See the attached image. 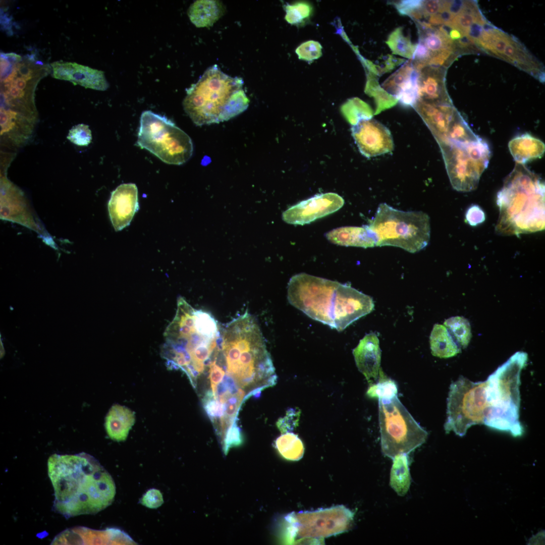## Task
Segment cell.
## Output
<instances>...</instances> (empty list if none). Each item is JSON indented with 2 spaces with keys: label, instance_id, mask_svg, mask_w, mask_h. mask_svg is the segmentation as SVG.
Segmentation results:
<instances>
[{
  "label": "cell",
  "instance_id": "6da1fadb",
  "mask_svg": "<svg viewBox=\"0 0 545 545\" xmlns=\"http://www.w3.org/2000/svg\"><path fill=\"white\" fill-rule=\"evenodd\" d=\"M47 470L54 492L53 508L66 518L96 514L114 500L113 477L88 454H53L48 459Z\"/></svg>",
  "mask_w": 545,
  "mask_h": 545
},
{
  "label": "cell",
  "instance_id": "7a4b0ae2",
  "mask_svg": "<svg viewBox=\"0 0 545 545\" xmlns=\"http://www.w3.org/2000/svg\"><path fill=\"white\" fill-rule=\"evenodd\" d=\"M222 331L210 313L195 309L179 297L176 314L165 330V342L161 348L167 366L183 371L195 388L198 377L209 372L218 356Z\"/></svg>",
  "mask_w": 545,
  "mask_h": 545
},
{
  "label": "cell",
  "instance_id": "3957f363",
  "mask_svg": "<svg viewBox=\"0 0 545 545\" xmlns=\"http://www.w3.org/2000/svg\"><path fill=\"white\" fill-rule=\"evenodd\" d=\"M222 339L221 365L239 389H249L254 396L276 384L270 354L252 315L246 311L228 323L222 328Z\"/></svg>",
  "mask_w": 545,
  "mask_h": 545
},
{
  "label": "cell",
  "instance_id": "277c9868",
  "mask_svg": "<svg viewBox=\"0 0 545 545\" xmlns=\"http://www.w3.org/2000/svg\"><path fill=\"white\" fill-rule=\"evenodd\" d=\"M287 290L292 305L338 331L374 309L370 296L350 286L305 273L292 277Z\"/></svg>",
  "mask_w": 545,
  "mask_h": 545
},
{
  "label": "cell",
  "instance_id": "5b68a950",
  "mask_svg": "<svg viewBox=\"0 0 545 545\" xmlns=\"http://www.w3.org/2000/svg\"><path fill=\"white\" fill-rule=\"evenodd\" d=\"M500 215L496 230L518 235L544 227V185L524 165H516L497 195Z\"/></svg>",
  "mask_w": 545,
  "mask_h": 545
},
{
  "label": "cell",
  "instance_id": "8992f818",
  "mask_svg": "<svg viewBox=\"0 0 545 545\" xmlns=\"http://www.w3.org/2000/svg\"><path fill=\"white\" fill-rule=\"evenodd\" d=\"M243 85L242 78L231 77L214 65L186 89L184 109L197 126L228 121L249 105Z\"/></svg>",
  "mask_w": 545,
  "mask_h": 545
},
{
  "label": "cell",
  "instance_id": "52a82bcc",
  "mask_svg": "<svg viewBox=\"0 0 545 545\" xmlns=\"http://www.w3.org/2000/svg\"><path fill=\"white\" fill-rule=\"evenodd\" d=\"M527 358L525 352H517L487 378L491 409L485 425L514 437L523 432L519 421V386Z\"/></svg>",
  "mask_w": 545,
  "mask_h": 545
},
{
  "label": "cell",
  "instance_id": "ba28073f",
  "mask_svg": "<svg viewBox=\"0 0 545 545\" xmlns=\"http://www.w3.org/2000/svg\"><path fill=\"white\" fill-rule=\"evenodd\" d=\"M366 225L375 235L376 246H394L414 253L426 247L430 239L427 214L400 210L386 203L379 205Z\"/></svg>",
  "mask_w": 545,
  "mask_h": 545
},
{
  "label": "cell",
  "instance_id": "9c48e42d",
  "mask_svg": "<svg viewBox=\"0 0 545 545\" xmlns=\"http://www.w3.org/2000/svg\"><path fill=\"white\" fill-rule=\"evenodd\" d=\"M137 145L163 162L180 165L191 157V139L166 117L145 111L141 115Z\"/></svg>",
  "mask_w": 545,
  "mask_h": 545
},
{
  "label": "cell",
  "instance_id": "30bf717a",
  "mask_svg": "<svg viewBox=\"0 0 545 545\" xmlns=\"http://www.w3.org/2000/svg\"><path fill=\"white\" fill-rule=\"evenodd\" d=\"M379 424L382 452L393 459L409 454L422 445L428 433L413 418L397 396L378 400Z\"/></svg>",
  "mask_w": 545,
  "mask_h": 545
},
{
  "label": "cell",
  "instance_id": "8fae6325",
  "mask_svg": "<svg viewBox=\"0 0 545 545\" xmlns=\"http://www.w3.org/2000/svg\"><path fill=\"white\" fill-rule=\"evenodd\" d=\"M440 147L453 188L462 192L475 189L490 156L486 142L480 138L463 145H443Z\"/></svg>",
  "mask_w": 545,
  "mask_h": 545
},
{
  "label": "cell",
  "instance_id": "7c38bea8",
  "mask_svg": "<svg viewBox=\"0 0 545 545\" xmlns=\"http://www.w3.org/2000/svg\"><path fill=\"white\" fill-rule=\"evenodd\" d=\"M480 391L481 382H473L463 376L451 384L444 425L446 433L453 431L462 437L471 426L484 424L486 412Z\"/></svg>",
  "mask_w": 545,
  "mask_h": 545
},
{
  "label": "cell",
  "instance_id": "4fadbf2b",
  "mask_svg": "<svg viewBox=\"0 0 545 545\" xmlns=\"http://www.w3.org/2000/svg\"><path fill=\"white\" fill-rule=\"evenodd\" d=\"M47 75L41 65L27 59L16 60L1 70V94L6 105L34 113L33 95L40 79Z\"/></svg>",
  "mask_w": 545,
  "mask_h": 545
},
{
  "label": "cell",
  "instance_id": "5bb4252c",
  "mask_svg": "<svg viewBox=\"0 0 545 545\" xmlns=\"http://www.w3.org/2000/svg\"><path fill=\"white\" fill-rule=\"evenodd\" d=\"M354 513L341 505L315 511L300 512L291 515L292 528L298 536L322 538L348 530Z\"/></svg>",
  "mask_w": 545,
  "mask_h": 545
},
{
  "label": "cell",
  "instance_id": "9a60e30c",
  "mask_svg": "<svg viewBox=\"0 0 545 545\" xmlns=\"http://www.w3.org/2000/svg\"><path fill=\"white\" fill-rule=\"evenodd\" d=\"M351 132L360 152L367 158L388 153L394 149L390 130L373 119L359 117L356 124L352 126Z\"/></svg>",
  "mask_w": 545,
  "mask_h": 545
},
{
  "label": "cell",
  "instance_id": "2e32d148",
  "mask_svg": "<svg viewBox=\"0 0 545 545\" xmlns=\"http://www.w3.org/2000/svg\"><path fill=\"white\" fill-rule=\"evenodd\" d=\"M344 204L343 198L336 193L317 194L288 208L282 219L289 224L304 225L337 211Z\"/></svg>",
  "mask_w": 545,
  "mask_h": 545
},
{
  "label": "cell",
  "instance_id": "e0dca14e",
  "mask_svg": "<svg viewBox=\"0 0 545 545\" xmlns=\"http://www.w3.org/2000/svg\"><path fill=\"white\" fill-rule=\"evenodd\" d=\"M125 532L115 528L97 530L85 527L67 529L57 535L51 544H135Z\"/></svg>",
  "mask_w": 545,
  "mask_h": 545
},
{
  "label": "cell",
  "instance_id": "ac0fdd59",
  "mask_svg": "<svg viewBox=\"0 0 545 545\" xmlns=\"http://www.w3.org/2000/svg\"><path fill=\"white\" fill-rule=\"evenodd\" d=\"M139 209L136 184L125 183L118 186L112 192L108 203L110 217L115 231L128 226Z\"/></svg>",
  "mask_w": 545,
  "mask_h": 545
},
{
  "label": "cell",
  "instance_id": "d6986e66",
  "mask_svg": "<svg viewBox=\"0 0 545 545\" xmlns=\"http://www.w3.org/2000/svg\"><path fill=\"white\" fill-rule=\"evenodd\" d=\"M439 144L443 142L453 124L462 116L453 103L432 104L418 100L413 107Z\"/></svg>",
  "mask_w": 545,
  "mask_h": 545
},
{
  "label": "cell",
  "instance_id": "ffe728a7",
  "mask_svg": "<svg viewBox=\"0 0 545 545\" xmlns=\"http://www.w3.org/2000/svg\"><path fill=\"white\" fill-rule=\"evenodd\" d=\"M52 76L57 79L69 81L74 85L97 90L108 87L103 72L76 63L59 61L50 64Z\"/></svg>",
  "mask_w": 545,
  "mask_h": 545
},
{
  "label": "cell",
  "instance_id": "44dd1931",
  "mask_svg": "<svg viewBox=\"0 0 545 545\" xmlns=\"http://www.w3.org/2000/svg\"><path fill=\"white\" fill-rule=\"evenodd\" d=\"M418 73L419 100L436 104L452 103L446 87L445 68L428 66Z\"/></svg>",
  "mask_w": 545,
  "mask_h": 545
},
{
  "label": "cell",
  "instance_id": "7402d4cb",
  "mask_svg": "<svg viewBox=\"0 0 545 545\" xmlns=\"http://www.w3.org/2000/svg\"><path fill=\"white\" fill-rule=\"evenodd\" d=\"M374 333L366 334L353 350L356 365L370 384L378 379L380 369L381 350Z\"/></svg>",
  "mask_w": 545,
  "mask_h": 545
},
{
  "label": "cell",
  "instance_id": "603a6c76",
  "mask_svg": "<svg viewBox=\"0 0 545 545\" xmlns=\"http://www.w3.org/2000/svg\"><path fill=\"white\" fill-rule=\"evenodd\" d=\"M325 237L331 243L344 246L367 248L376 244L375 235L367 225L336 228L328 232Z\"/></svg>",
  "mask_w": 545,
  "mask_h": 545
},
{
  "label": "cell",
  "instance_id": "cb8c5ba5",
  "mask_svg": "<svg viewBox=\"0 0 545 545\" xmlns=\"http://www.w3.org/2000/svg\"><path fill=\"white\" fill-rule=\"evenodd\" d=\"M135 421L134 412L126 406L115 404L110 409L105 417V430L112 440L124 441Z\"/></svg>",
  "mask_w": 545,
  "mask_h": 545
},
{
  "label": "cell",
  "instance_id": "d4e9b609",
  "mask_svg": "<svg viewBox=\"0 0 545 545\" xmlns=\"http://www.w3.org/2000/svg\"><path fill=\"white\" fill-rule=\"evenodd\" d=\"M510 153L516 163L524 165L541 157L544 153V143L528 133L517 136L509 143Z\"/></svg>",
  "mask_w": 545,
  "mask_h": 545
},
{
  "label": "cell",
  "instance_id": "484cf974",
  "mask_svg": "<svg viewBox=\"0 0 545 545\" xmlns=\"http://www.w3.org/2000/svg\"><path fill=\"white\" fill-rule=\"evenodd\" d=\"M224 11V6L220 1L200 0L191 5L188 15L197 27H207L212 26L222 17Z\"/></svg>",
  "mask_w": 545,
  "mask_h": 545
},
{
  "label": "cell",
  "instance_id": "4316f807",
  "mask_svg": "<svg viewBox=\"0 0 545 545\" xmlns=\"http://www.w3.org/2000/svg\"><path fill=\"white\" fill-rule=\"evenodd\" d=\"M429 339L431 353L434 356L448 358L461 352V347L443 325L437 323L434 325Z\"/></svg>",
  "mask_w": 545,
  "mask_h": 545
},
{
  "label": "cell",
  "instance_id": "83f0119b",
  "mask_svg": "<svg viewBox=\"0 0 545 545\" xmlns=\"http://www.w3.org/2000/svg\"><path fill=\"white\" fill-rule=\"evenodd\" d=\"M392 459L390 484L399 496H403L408 492L411 483L408 456L401 453Z\"/></svg>",
  "mask_w": 545,
  "mask_h": 545
},
{
  "label": "cell",
  "instance_id": "f1b7e54d",
  "mask_svg": "<svg viewBox=\"0 0 545 545\" xmlns=\"http://www.w3.org/2000/svg\"><path fill=\"white\" fill-rule=\"evenodd\" d=\"M486 20L480 13L476 3L473 1H466L463 9L447 25L450 29H455L465 36L470 27L476 22Z\"/></svg>",
  "mask_w": 545,
  "mask_h": 545
},
{
  "label": "cell",
  "instance_id": "f546056e",
  "mask_svg": "<svg viewBox=\"0 0 545 545\" xmlns=\"http://www.w3.org/2000/svg\"><path fill=\"white\" fill-rule=\"evenodd\" d=\"M276 447L281 455L288 460H298L304 453V447L298 435L287 432L276 441Z\"/></svg>",
  "mask_w": 545,
  "mask_h": 545
},
{
  "label": "cell",
  "instance_id": "4dcf8cb0",
  "mask_svg": "<svg viewBox=\"0 0 545 545\" xmlns=\"http://www.w3.org/2000/svg\"><path fill=\"white\" fill-rule=\"evenodd\" d=\"M394 54L412 59L416 44H413L408 36L404 34L403 27H399L389 35L386 41Z\"/></svg>",
  "mask_w": 545,
  "mask_h": 545
},
{
  "label": "cell",
  "instance_id": "1f68e13d",
  "mask_svg": "<svg viewBox=\"0 0 545 545\" xmlns=\"http://www.w3.org/2000/svg\"><path fill=\"white\" fill-rule=\"evenodd\" d=\"M378 381L371 384L368 388L367 395L372 398L388 400L397 396L398 387L396 382L388 377L380 368Z\"/></svg>",
  "mask_w": 545,
  "mask_h": 545
},
{
  "label": "cell",
  "instance_id": "d6a6232c",
  "mask_svg": "<svg viewBox=\"0 0 545 545\" xmlns=\"http://www.w3.org/2000/svg\"><path fill=\"white\" fill-rule=\"evenodd\" d=\"M444 325L460 347L468 346L471 338V327L468 320L462 316H453L446 319Z\"/></svg>",
  "mask_w": 545,
  "mask_h": 545
},
{
  "label": "cell",
  "instance_id": "836d02e7",
  "mask_svg": "<svg viewBox=\"0 0 545 545\" xmlns=\"http://www.w3.org/2000/svg\"><path fill=\"white\" fill-rule=\"evenodd\" d=\"M413 70L412 61L409 60L384 82L382 88L395 98L401 87L410 78Z\"/></svg>",
  "mask_w": 545,
  "mask_h": 545
},
{
  "label": "cell",
  "instance_id": "e575fe53",
  "mask_svg": "<svg viewBox=\"0 0 545 545\" xmlns=\"http://www.w3.org/2000/svg\"><path fill=\"white\" fill-rule=\"evenodd\" d=\"M418 72L414 69L410 78L402 85L395 98L405 107H414L418 100Z\"/></svg>",
  "mask_w": 545,
  "mask_h": 545
},
{
  "label": "cell",
  "instance_id": "d590c367",
  "mask_svg": "<svg viewBox=\"0 0 545 545\" xmlns=\"http://www.w3.org/2000/svg\"><path fill=\"white\" fill-rule=\"evenodd\" d=\"M367 79L366 90L375 96L377 111L391 107L396 104L397 100L380 87L377 75L369 72Z\"/></svg>",
  "mask_w": 545,
  "mask_h": 545
},
{
  "label": "cell",
  "instance_id": "8d00e7d4",
  "mask_svg": "<svg viewBox=\"0 0 545 545\" xmlns=\"http://www.w3.org/2000/svg\"><path fill=\"white\" fill-rule=\"evenodd\" d=\"M423 1L408 0L392 2L398 13L402 16H407L414 22L421 21L423 18L421 9Z\"/></svg>",
  "mask_w": 545,
  "mask_h": 545
},
{
  "label": "cell",
  "instance_id": "74e56055",
  "mask_svg": "<svg viewBox=\"0 0 545 545\" xmlns=\"http://www.w3.org/2000/svg\"><path fill=\"white\" fill-rule=\"evenodd\" d=\"M67 139L79 146H87L92 139L91 132L88 126L80 124L73 127L69 131Z\"/></svg>",
  "mask_w": 545,
  "mask_h": 545
},
{
  "label": "cell",
  "instance_id": "f35d334b",
  "mask_svg": "<svg viewBox=\"0 0 545 545\" xmlns=\"http://www.w3.org/2000/svg\"><path fill=\"white\" fill-rule=\"evenodd\" d=\"M321 45L317 42L309 41L302 44L296 49L299 58L310 61L319 58L321 54Z\"/></svg>",
  "mask_w": 545,
  "mask_h": 545
},
{
  "label": "cell",
  "instance_id": "ab89813d",
  "mask_svg": "<svg viewBox=\"0 0 545 545\" xmlns=\"http://www.w3.org/2000/svg\"><path fill=\"white\" fill-rule=\"evenodd\" d=\"M164 502L161 493L158 489L155 488L148 490L140 500V503L142 505L151 509L159 507Z\"/></svg>",
  "mask_w": 545,
  "mask_h": 545
},
{
  "label": "cell",
  "instance_id": "60d3db41",
  "mask_svg": "<svg viewBox=\"0 0 545 545\" xmlns=\"http://www.w3.org/2000/svg\"><path fill=\"white\" fill-rule=\"evenodd\" d=\"M299 415V411H296L295 409H290L285 417L280 418L278 421L277 423L278 427L283 432H287L293 429L296 425L298 424Z\"/></svg>",
  "mask_w": 545,
  "mask_h": 545
},
{
  "label": "cell",
  "instance_id": "b9f144b4",
  "mask_svg": "<svg viewBox=\"0 0 545 545\" xmlns=\"http://www.w3.org/2000/svg\"><path fill=\"white\" fill-rule=\"evenodd\" d=\"M225 450H227L231 446L238 445L241 443L242 435L241 430L235 422L228 429L225 437Z\"/></svg>",
  "mask_w": 545,
  "mask_h": 545
},
{
  "label": "cell",
  "instance_id": "7bdbcfd3",
  "mask_svg": "<svg viewBox=\"0 0 545 545\" xmlns=\"http://www.w3.org/2000/svg\"><path fill=\"white\" fill-rule=\"evenodd\" d=\"M443 7V1H423L421 9L423 18L427 19L430 16L441 13Z\"/></svg>",
  "mask_w": 545,
  "mask_h": 545
},
{
  "label": "cell",
  "instance_id": "ee69618b",
  "mask_svg": "<svg viewBox=\"0 0 545 545\" xmlns=\"http://www.w3.org/2000/svg\"><path fill=\"white\" fill-rule=\"evenodd\" d=\"M404 62H406L404 59L397 58L393 56L388 54L385 57L384 61L381 64L376 66L378 75L391 71L396 67Z\"/></svg>",
  "mask_w": 545,
  "mask_h": 545
}]
</instances>
